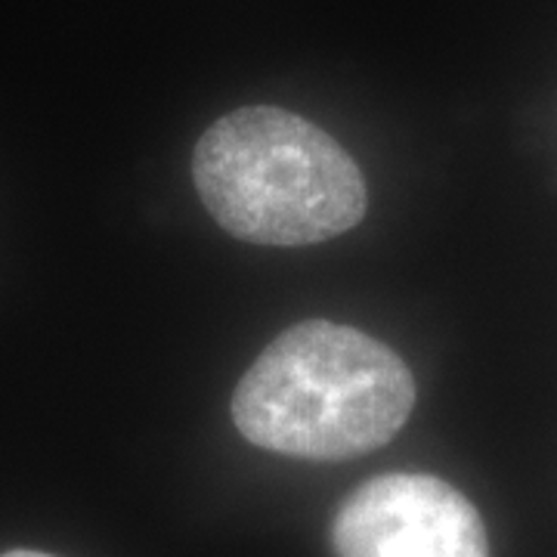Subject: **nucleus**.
I'll return each mask as SVG.
<instances>
[{
  "label": "nucleus",
  "instance_id": "1",
  "mask_svg": "<svg viewBox=\"0 0 557 557\" xmlns=\"http://www.w3.org/2000/svg\"><path fill=\"white\" fill-rule=\"evenodd\" d=\"M412 406V372L387 344L354 325L307 319L242 375L233 421L260 449L338 461L397 437Z\"/></svg>",
  "mask_w": 557,
  "mask_h": 557
},
{
  "label": "nucleus",
  "instance_id": "4",
  "mask_svg": "<svg viewBox=\"0 0 557 557\" xmlns=\"http://www.w3.org/2000/svg\"><path fill=\"white\" fill-rule=\"evenodd\" d=\"M0 557H53V555H44V552H25V548H20V552H7V555Z\"/></svg>",
  "mask_w": 557,
  "mask_h": 557
},
{
  "label": "nucleus",
  "instance_id": "3",
  "mask_svg": "<svg viewBox=\"0 0 557 557\" xmlns=\"http://www.w3.org/2000/svg\"><path fill=\"white\" fill-rule=\"evenodd\" d=\"M338 557H490L478 508L431 474H384L357 486L335 515Z\"/></svg>",
  "mask_w": 557,
  "mask_h": 557
},
{
  "label": "nucleus",
  "instance_id": "2",
  "mask_svg": "<svg viewBox=\"0 0 557 557\" xmlns=\"http://www.w3.org/2000/svg\"><path fill=\"white\" fill-rule=\"evenodd\" d=\"M205 208L242 242L300 248L335 239L366 214L357 161L313 121L248 106L214 121L193 156Z\"/></svg>",
  "mask_w": 557,
  "mask_h": 557
}]
</instances>
